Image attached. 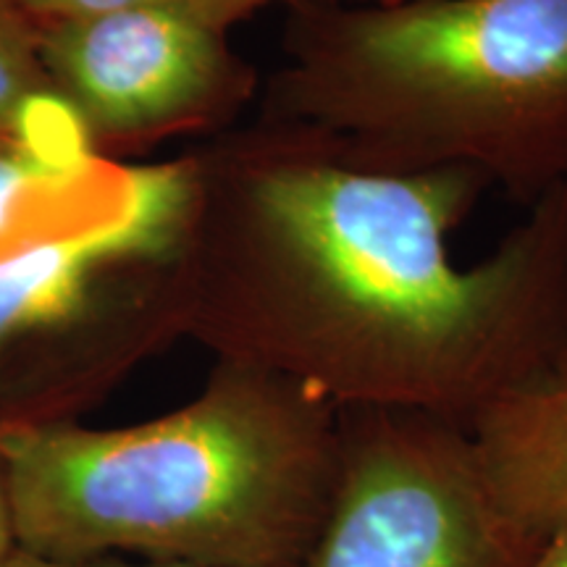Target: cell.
Instances as JSON below:
<instances>
[{
    "mask_svg": "<svg viewBox=\"0 0 567 567\" xmlns=\"http://www.w3.org/2000/svg\"><path fill=\"white\" fill-rule=\"evenodd\" d=\"M271 3H292V0H187L189 9L218 32H229L234 24Z\"/></svg>",
    "mask_w": 567,
    "mask_h": 567,
    "instance_id": "8fae6325",
    "label": "cell"
},
{
    "mask_svg": "<svg viewBox=\"0 0 567 567\" xmlns=\"http://www.w3.org/2000/svg\"><path fill=\"white\" fill-rule=\"evenodd\" d=\"M520 567H567V528L538 544Z\"/></svg>",
    "mask_w": 567,
    "mask_h": 567,
    "instance_id": "4fadbf2b",
    "label": "cell"
},
{
    "mask_svg": "<svg viewBox=\"0 0 567 567\" xmlns=\"http://www.w3.org/2000/svg\"><path fill=\"white\" fill-rule=\"evenodd\" d=\"M172 264L179 334L337 410L465 425L567 360V182L476 266L452 231L488 184L360 166L308 126L258 122L193 155Z\"/></svg>",
    "mask_w": 567,
    "mask_h": 567,
    "instance_id": "6da1fadb",
    "label": "cell"
},
{
    "mask_svg": "<svg viewBox=\"0 0 567 567\" xmlns=\"http://www.w3.org/2000/svg\"><path fill=\"white\" fill-rule=\"evenodd\" d=\"M113 172L105 163L101 174L87 182L55 179L34 163L11 137H0V247L17 243L53 218L76 208Z\"/></svg>",
    "mask_w": 567,
    "mask_h": 567,
    "instance_id": "ba28073f",
    "label": "cell"
},
{
    "mask_svg": "<svg viewBox=\"0 0 567 567\" xmlns=\"http://www.w3.org/2000/svg\"><path fill=\"white\" fill-rule=\"evenodd\" d=\"M3 567H189V565H172V563H126V559L109 557V559H90V563H55V559H42L27 551L13 549L11 557L6 559Z\"/></svg>",
    "mask_w": 567,
    "mask_h": 567,
    "instance_id": "7c38bea8",
    "label": "cell"
},
{
    "mask_svg": "<svg viewBox=\"0 0 567 567\" xmlns=\"http://www.w3.org/2000/svg\"><path fill=\"white\" fill-rule=\"evenodd\" d=\"M339 450L331 402L234 360L137 425H0L13 544L55 563L292 567L329 507Z\"/></svg>",
    "mask_w": 567,
    "mask_h": 567,
    "instance_id": "7a4b0ae2",
    "label": "cell"
},
{
    "mask_svg": "<svg viewBox=\"0 0 567 567\" xmlns=\"http://www.w3.org/2000/svg\"><path fill=\"white\" fill-rule=\"evenodd\" d=\"M321 3H400V0H321Z\"/></svg>",
    "mask_w": 567,
    "mask_h": 567,
    "instance_id": "9a60e30c",
    "label": "cell"
},
{
    "mask_svg": "<svg viewBox=\"0 0 567 567\" xmlns=\"http://www.w3.org/2000/svg\"><path fill=\"white\" fill-rule=\"evenodd\" d=\"M48 80L87 124L92 145H134L229 118L258 76L226 32L187 0L40 24Z\"/></svg>",
    "mask_w": 567,
    "mask_h": 567,
    "instance_id": "8992f818",
    "label": "cell"
},
{
    "mask_svg": "<svg viewBox=\"0 0 567 567\" xmlns=\"http://www.w3.org/2000/svg\"><path fill=\"white\" fill-rule=\"evenodd\" d=\"M17 549L11 534V515H9V499H6V486H3V467H0V567L6 565V559L11 557V551Z\"/></svg>",
    "mask_w": 567,
    "mask_h": 567,
    "instance_id": "5bb4252c",
    "label": "cell"
},
{
    "mask_svg": "<svg viewBox=\"0 0 567 567\" xmlns=\"http://www.w3.org/2000/svg\"><path fill=\"white\" fill-rule=\"evenodd\" d=\"M287 6L260 116L381 172H476L526 208L567 182V0Z\"/></svg>",
    "mask_w": 567,
    "mask_h": 567,
    "instance_id": "3957f363",
    "label": "cell"
},
{
    "mask_svg": "<svg viewBox=\"0 0 567 567\" xmlns=\"http://www.w3.org/2000/svg\"><path fill=\"white\" fill-rule=\"evenodd\" d=\"M53 87L40 59V32L13 0H0V137H11L21 103Z\"/></svg>",
    "mask_w": 567,
    "mask_h": 567,
    "instance_id": "9c48e42d",
    "label": "cell"
},
{
    "mask_svg": "<svg viewBox=\"0 0 567 567\" xmlns=\"http://www.w3.org/2000/svg\"><path fill=\"white\" fill-rule=\"evenodd\" d=\"M195 197V163L116 166L87 200L0 247V425L71 421L179 334L166 276L151 292H97L166 266Z\"/></svg>",
    "mask_w": 567,
    "mask_h": 567,
    "instance_id": "277c9868",
    "label": "cell"
},
{
    "mask_svg": "<svg viewBox=\"0 0 567 567\" xmlns=\"http://www.w3.org/2000/svg\"><path fill=\"white\" fill-rule=\"evenodd\" d=\"M17 9L34 24H55V21L92 19L103 13H116L137 6L168 3V0H13Z\"/></svg>",
    "mask_w": 567,
    "mask_h": 567,
    "instance_id": "30bf717a",
    "label": "cell"
},
{
    "mask_svg": "<svg viewBox=\"0 0 567 567\" xmlns=\"http://www.w3.org/2000/svg\"><path fill=\"white\" fill-rule=\"evenodd\" d=\"M334 492L292 567H520L530 549L494 507L465 425L339 410Z\"/></svg>",
    "mask_w": 567,
    "mask_h": 567,
    "instance_id": "5b68a950",
    "label": "cell"
},
{
    "mask_svg": "<svg viewBox=\"0 0 567 567\" xmlns=\"http://www.w3.org/2000/svg\"><path fill=\"white\" fill-rule=\"evenodd\" d=\"M467 436L494 507L530 551L567 528V360L496 396Z\"/></svg>",
    "mask_w": 567,
    "mask_h": 567,
    "instance_id": "52a82bcc",
    "label": "cell"
}]
</instances>
